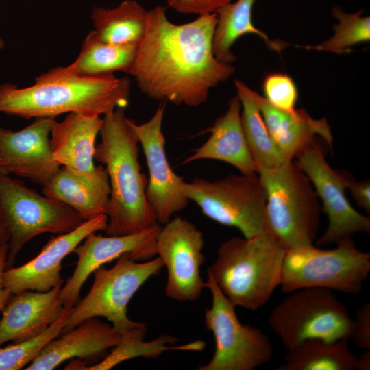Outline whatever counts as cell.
Listing matches in <instances>:
<instances>
[{
	"instance_id": "obj_1",
	"label": "cell",
	"mask_w": 370,
	"mask_h": 370,
	"mask_svg": "<svg viewBox=\"0 0 370 370\" xmlns=\"http://www.w3.org/2000/svg\"><path fill=\"white\" fill-rule=\"evenodd\" d=\"M166 10L161 5L148 10L145 32L129 74L151 99L197 107L207 100L212 88L232 75L235 67L221 62L213 53L216 12L175 24Z\"/></svg>"
},
{
	"instance_id": "obj_2",
	"label": "cell",
	"mask_w": 370,
	"mask_h": 370,
	"mask_svg": "<svg viewBox=\"0 0 370 370\" xmlns=\"http://www.w3.org/2000/svg\"><path fill=\"white\" fill-rule=\"evenodd\" d=\"M130 88L127 77L83 75L58 66L37 77L30 86L0 85V112L24 119H55L72 112L105 115L127 106Z\"/></svg>"
},
{
	"instance_id": "obj_3",
	"label": "cell",
	"mask_w": 370,
	"mask_h": 370,
	"mask_svg": "<svg viewBox=\"0 0 370 370\" xmlns=\"http://www.w3.org/2000/svg\"><path fill=\"white\" fill-rule=\"evenodd\" d=\"M99 134L94 158L105 166L110 186L106 234L129 235L156 225L145 194L147 180L138 161V139L124 108L103 115Z\"/></svg>"
},
{
	"instance_id": "obj_4",
	"label": "cell",
	"mask_w": 370,
	"mask_h": 370,
	"mask_svg": "<svg viewBox=\"0 0 370 370\" xmlns=\"http://www.w3.org/2000/svg\"><path fill=\"white\" fill-rule=\"evenodd\" d=\"M163 267L159 256L140 262L127 254L121 256L111 268L99 267L93 272L92 286L86 296L73 307L62 333L87 319L104 317L120 333L121 349L132 357L153 356L158 350L156 341H143L146 325L130 320L127 308L138 290Z\"/></svg>"
},
{
	"instance_id": "obj_5",
	"label": "cell",
	"mask_w": 370,
	"mask_h": 370,
	"mask_svg": "<svg viewBox=\"0 0 370 370\" xmlns=\"http://www.w3.org/2000/svg\"><path fill=\"white\" fill-rule=\"evenodd\" d=\"M286 251L269 232L235 236L221 243L207 273L235 307L256 310L280 285Z\"/></svg>"
},
{
	"instance_id": "obj_6",
	"label": "cell",
	"mask_w": 370,
	"mask_h": 370,
	"mask_svg": "<svg viewBox=\"0 0 370 370\" xmlns=\"http://www.w3.org/2000/svg\"><path fill=\"white\" fill-rule=\"evenodd\" d=\"M269 232L286 250L313 245L321 206L310 180L294 160L261 169Z\"/></svg>"
},
{
	"instance_id": "obj_7",
	"label": "cell",
	"mask_w": 370,
	"mask_h": 370,
	"mask_svg": "<svg viewBox=\"0 0 370 370\" xmlns=\"http://www.w3.org/2000/svg\"><path fill=\"white\" fill-rule=\"evenodd\" d=\"M370 272V254L359 250L352 238L331 249L313 245L286 250L281 272V290L319 287L347 293H360Z\"/></svg>"
},
{
	"instance_id": "obj_8",
	"label": "cell",
	"mask_w": 370,
	"mask_h": 370,
	"mask_svg": "<svg viewBox=\"0 0 370 370\" xmlns=\"http://www.w3.org/2000/svg\"><path fill=\"white\" fill-rule=\"evenodd\" d=\"M0 217L8 234L6 269L23 246L44 234H64L85 221L66 204L39 194L21 180L0 172Z\"/></svg>"
},
{
	"instance_id": "obj_9",
	"label": "cell",
	"mask_w": 370,
	"mask_h": 370,
	"mask_svg": "<svg viewBox=\"0 0 370 370\" xmlns=\"http://www.w3.org/2000/svg\"><path fill=\"white\" fill-rule=\"evenodd\" d=\"M290 293L268 319L270 328L288 350L310 338L328 342L351 339L354 320L333 291L309 287Z\"/></svg>"
},
{
	"instance_id": "obj_10",
	"label": "cell",
	"mask_w": 370,
	"mask_h": 370,
	"mask_svg": "<svg viewBox=\"0 0 370 370\" xmlns=\"http://www.w3.org/2000/svg\"><path fill=\"white\" fill-rule=\"evenodd\" d=\"M182 190L202 213L223 225L237 228L246 238L269 232L266 193L258 175H230L209 181L184 182Z\"/></svg>"
},
{
	"instance_id": "obj_11",
	"label": "cell",
	"mask_w": 370,
	"mask_h": 370,
	"mask_svg": "<svg viewBox=\"0 0 370 370\" xmlns=\"http://www.w3.org/2000/svg\"><path fill=\"white\" fill-rule=\"evenodd\" d=\"M206 288L211 293L212 304L205 310V325L215 339L211 360L199 370H252L267 363L273 354L269 338L260 330L243 324L235 306L223 294L208 273Z\"/></svg>"
},
{
	"instance_id": "obj_12",
	"label": "cell",
	"mask_w": 370,
	"mask_h": 370,
	"mask_svg": "<svg viewBox=\"0 0 370 370\" xmlns=\"http://www.w3.org/2000/svg\"><path fill=\"white\" fill-rule=\"evenodd\" d=\"M310 180L328 217L325 232L317 245L336 244L356 232H370V219L356 210L345 195L349 176L334 169L325 160L322 149L314 141L295 158Z\"/></svg>"
},
{
	"instance_id": "obj_13",
	"label": "cell",
	"mask_w": 370,
	"mask_h": 370,
	"mask_svg": "<svg viewBox=\"0 0 370 370\" xmlns=\"http://www.w3.org/2000/svg\"><path fill=\"white\" fill-rule=\"evenodd\" d=\"M203 232L193 223L177 217L160 227L156 241V255L166 267V295L177 301H195L205 282L200 269L205 262Z\"/></svg>"
},
{
	"instance_id": "obj_14",
	"label": "cell",
	"mask_w": 370,
	"mask_h": 370,
	"mask_svg": "<svg viewBox=\"0 0 370 370\" xmlns=\"http://www.w3.org/2000/svg\"><path fill=\"white\" fill-rule=\"evenodd\" d=\"M164 110L165 102H162L147 122L136 124L130 119V124L143 150L149 170L146 197L157 223L162 225L175 214L185 209L190 201L182 190L184 180L173 171L166 155L165 139L162 130Z\"/></svg>"
},
{
	"instance_id": "obj_15",
	"label": "cell",
	"mask_w": 370,
	"mask_h": 370,
	"mask_svg": "<svg viewBox=\"0 0 370 370\" xmlns=\"http://www.w3.org/2000/svg\"><path fill=\"white\" fill-rule=\"evenodd\" d=\"M160 224L125 236L89 234L73 251L77 256L72 275L62 286L60 295L64 306L73 307L79 300L81 289L90 274L123 254L136 261L149 260L156 255V241Z\"/></svg>"
},
{
	"instance_id": "obj_16",
	"label": "cell",
	"mask_w": 370,
	"mask_h": 370,
	"mask_svg": "<svg viewBox=\"0 0 370 370\" xmlns=\"http://www.w3.org/2000/svg\"><path fill=\"white\" fill-rule=\"evenodd\" d=\"M108 216L99 215L86 221L75 230L53 237L32 260L18 267L5 269L3 285L12 294L25 291H48L60 285L62 262L91 233L105 231Z\"/></svg>"
},
{
	"instance_id": "obj_17",
	"label": "cell",
	"mask_w": 370,
	"mask_h": 370,
	"mask_svg": "<svg viewBox=\"0 0 370 370\" xmlns=\"http://www.w3.org/2000/svg\"><path fill=\"white\" fill-rule=\"evenodd\" d=\"M54 120L36 119L18 131L0 127V172L43 186L60 167L53 158L49 143Z\"/></svg>"
},
{
	"instance_id": "obj_18",
	"label": "cell",
	"mask_w": 370,
	"mask_h": 370,
	"mask_svg": "<svg viewBox=\"0 0 370 370\" xmlns=\"http://www.w3.org/2000/svg\"><path fill=\"white\" fill-rule=\"evenodd\" d=\"M121 341L120 333L98 317L87 319L50 341L26 370H52L72 358L95 362Z\"/></svg>"
},
{
	"instance_id": "obj_19",
	"label": "cell",
	"mask_w": 370,
	"mask_h": 370,
	"mask_svg": "<svg viewBox=\"0 0 370 370\" xmlns=\"http://www.w3.org/2000/svg\"><path fill=\"white\" fill-rule=\"evenodd\" d=\"M62 285L48 291H25L13 294L0 319V346L17 343L45 331L62 314L60 293Z\"/></svg>"
},
{
	"instance_id": "obj_20",
	"label": "cell",
	"mask_w": 370,
	"mask_h": 370,
	"mask_svg": "<svg viewBox=\"0 0 370 370\" xmlns=\"http://www.w3.org/2000/svg\"><path fill=\"white\" fill-rule=\"evenodd\" d=\"M42 193L74 209L85 221L108 213L110 186L102 165L88 173L61 166L42 186Z\"/></svg>"
},
{
	"instance_id": "obj_21",
	"label": "cell",
	"mask_w": 370,
	"mask_h": 370,
	"mask_svg": "<svg viewBox=\"0 0 370 370\" xmlns=\"http://www.w3.org/2000/svg\"><path fill=\"white\" fill-rule=\"evenodd\" d=\"M263 120L275 145L287 160H294L321 136L332 148V136L325 118L314 119L304 109L278 108L256 93Z\"/></svg>"
},
{
	"instance_id": "obj_22",
	"label": "cell",
	"mask_w": 370,
	"mask_h": 370,
	"mask_svg": "<svg viewBox=\"0 0 370 370\" xmlns=\"http://www.w3.org/2000/svg\"><path fill=\"white\" fill-rule=\"evenodd\" d=\"M206 132H210V137L183 164L199 160H216L232 165L241 174L258 175V166L244 134L241 103L237 95L229 100L225 114L219 117Z\"/></svg>"
},
{
	"instance_id": "obj_23",
	"label": "cell",
	"mask_w": 370,
	"mask_h": 370,
	"mask_svg": "<svg viewBox=\"0 0 370 370\" xmlns=\"http://www.w3.org/2000/svg\"><path fill=\"white\" fill-rule=\"evenodd\" d=\"M103 123L100 116L69 113L61 122L53 121L49 143L54 160L61 166L84 173L95 168V140Z\"/></svg>"
},
{
	"instance_id": "obj_24",
	"label": "cell",
	"mask_w": 370,
	"mask_h": 370,
	"mask_svg": "<svg viewBox=\"0 0 370 370\" xmlns=\"http://www.w3.org/2000/svg\"><path fill=\"white\" fill-rule=\"evenodd\" d=\"M255 0H237L217 10V21L212 41L213 53L221 62L231 64L236 60L231 48L236 41L247 34H254L262 38L273 50L280 51L286 46L282 41H273L252 22Z\"/></svg>"
},
{
	"instance_id": "obj_25",
	"label": "cell",
	"mask_w": 370,
	"mask_h": 370,
	"mask_svg": "<svg viewBox=\"0 0 370 370\" xmlns=\"http://www.w3.org/2000/svg\"><path fill=\"white\" fill-rule=\"evenodd\" d=\"M147 14L136 0H125L113 8L95 7L91 18L101 40L117 46H138L145 32Z\"/></svg>"
},
{
	"instance_id": "obj_26",
	"label": "cell",
	"mask_w": 370,
	"mask_h": 370,
	"mask_svg": "<svg viewBox=\"0 0 370 370\" xmlns=\"http://www.w3.org/2000/svg\"><path fill=\"white\" fill-rule=\"evenodd\" d=\"M349 340L328 342L310 338L288 351L278 370H356L358 358L351 351Z\"/></svg>"
},
{
	"instance_id": "obj_27",
	"label": "cell",
	"mask_w": 370,
	"mask_h": 370,
	"mask_svg": "<svg viewBox=\"0 0 370 370\" xmlns=\"http://www.w3.org/2000/svg\"><path fill=\"white\" fill-rule=\"evenodd\" d=\"M237 97L241 103L242 125L252 158L261 169L280 166L287 160L273 141L256 99V92L236 80Z\"/></svg>"
},
{
	"instance_id": "obj_28",
	"label": "cell",
	"mask_w": 370,
	"mask_h": 370,
	"mask_svg": "<svg viewBox=\"0 0 370 370\" xmlns=\"http://www.w3.org/2000/svg\"><path fill=\"white\" fill-rule=\"evenodd\" d=\"M137 46H117L101 40L95 32L86 37L76 60L66 68L83 75L129 73L136 56Z\"/></svg>"
},
{
	"instance_id": "obj_29",
	"label": "cell",
	"mask_w": 370,
	"mask_h": 370,
	"mask_svg": "<svg viewBox=\"0 0 370 370\" xmlns=\"http://www.w3.org/2000/svg\"><path fill=\"white\" fill-rule=\"evenodd\" d=\"M363 10L346 13L340 6L332 10L333 16L338 20L334 26V35L323 42L313 46L303 47L306 49L342 53L350 51L354 45L370 40V18L362 16Z\"/></svg>"
},
{
	"instance_id": "obj_30",
	"label": "cell",
	"mask_w": 370,
	"mask_h": 370,
	"mask_svg": "<svg viewBox=\"0 0 370 370\" xmlns=\"http://www.w3.org/2000/svg\"><path fill=\"white\" fill-rule=\"evenodd\" d=\"M73 307H64L59 318L39 335L0 348V370H19L31 363L45 346L59 336Z\"/></svg>"
},
{
	"instance_id": "obj_31",
	"label": "cell",
	"mask_w": 370,
	"mask_h": 370,
	"mask_svg": "<svg viewBox=\"0 0 370 370\" xmlns=\"http://www.w3.org/2000/svg\"><path fill=\"white\" fill-rule=\"evenodd\" d=\"M263 91L264 97L273 106L286 111L295 109L297 88L288 75L281 73L267 75L263 82Z\"/></svg>"
},
{
	"instance_id": "obj_32",
	"label": "cell",
	"mask_w": 370,
	"mask_h": 370,
	"mask_svg": "<svg viewBox=\"0 0 370 370\" xmlns=\"http://www.w3.org/2000/svg\"><path fill=\"white\" fill-rule=\"evenodd\" d=\"M232 0H166L168 7L184 14H205L216 12Z\"/></svg>"
},
{
	"instance_id": "obj_33",
	"label": "cell",
	"mask_w": 370,
	"mask_h": 370,
	"mask_svg": "<svg viewBox=\"0 0 370 370\" xmlns=\"http://www.w3.org/2000/svg\"><path fill=\"white\" fill-rule=\"evenodd\" d=\"M351 339L358 347L370 349V302L365 303L356 311Z\"/></svg>"
},
{
	"instance_id": "obj_34",
	"label": "cell",
	"mask_w": 370,
	"mask_h": 370,
	"mask_svg": "<svg viewBox=\"0 0 370 370\" xmlns=\"http://www.w3.org/2000/svg\"><path fill=\"white\" fill-rule=\"evenodd\" d=\"M347 189L350 190L357 204L367 213H370L369 180L356 182L349 177L347 184Z\"/></svg>"
},
{
	"instance_id": "obj_35",
	"label": "cell",
	"mask_w": 370,
	"mask_h": 370,
	"mask_svg": "<svg viewBox=\"0 0 370 370\" xmlns=\"http://www.w3.org/2000/svg\"><path fill=\"white\" fill-rule=\"evenodd\" d=\"M8 251V243L0 245V312H2L13 295L3 285V273L6 269Z\"/></svg>"
},
{
	"instance_id": "obj_36",
	"label": "cell",
	"mask_w": 370,
	"mask_h": 370,
	"mask_svg": "<svg viewBox=\"0 0 370 370\" xmlns=\"http://www.w3.org/2000/svg\"><path fill=\"white\" fill-rule=\"evenodd\" d=\"M358 358V370H369L370 349H366Z\"/></svg>"
},
{
	"instance_id": "obj_37",
	"label": "cell",
	"mask_w": 370,
	"mask_h": 370,
	"mask_svg": "<svg viewBox=\"0 0 370 370\" xmlns=\"http://www.w3.org/2000/svg\"><path fill=\"white\" fill-rule=\"evenodd\" d=\"M8 234L0 217V245L8 242Z\"/></svg>"
},
{
	"instance_id": "obj_38",
	"label": "cell",
	"mask_w": 370,
	"mask_h": 370,
	"mask_svg": "<svg viewBox=\"0 0 370 370\" xmlns=\"http://www.w3.org/2000/svg\"><path fill=\"white\" fill-rule=\"evenodd\" d=\"M4 47H5V42L3 41V40L1 38H0V50L3 49Z\"/></svg>"
}]
</instances>
